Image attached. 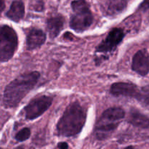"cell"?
Wrapping results in <instances>:
<instances>
[{"label":"cell","instance_id":"obj_1","mask_svg":"<svg viewBox=\"0 0 149 149\" xmlns=\"http://www.w3.org/2000/svg\"><path fill=\"white\" fill-rule=\"evenodd\" d=\"M40 74L38 71L20 74L5 87L2 103L7 109H15L21 100L33 90L38 83Z\"/></svg>","mask_w":149,"mask_h":149},{"label":"cell","instance_id":"obj_2","mask_svg":"<svg viewBox=\"0 0 149 149\" xmlns=\"http://www.w3.org/2000/svg\"><path fill=\"white\" fill-rule=\"evenodd\" d=\"M87 120V109L78 101L68 105L56 125L57 135L70 138L79 135Z\"/></svg>","mask_w":149,"mask_h":149},{"label":"cell","instance_id":"obj_3","mask_svg":"<svg viewBox=\"0 0 149 149\" xmlns=\"http://www.w3.org/2000/svg\"><path fill=\"white\" fill-rule=\"evenodd\" d=\"M125 117V111L121 107H111L103 111L94 130L96 138L104 141L112 135Z\"/></svg>","mask_w":149,"mask_h":149},{"label":"cell","instance_id":"obj_4","mask_svg":"<svg viewBox=\"0 0 149 149\" xmlns=\"http://www.w3.org/2000/svg\"><path fill=\"white\" fill-rule=\"evenodd\" d=\"M72 14L70 18V27L78 33H82L93 23V14L86 0H74L71 4Z\"/></svg>","mask_w":149,"mask_h":149},{"label":"cell","instance_id":"obj_5","mask_svg":"<svg viewBox=\"0 0 149 149\" xmlns=\"http://www.w3.org/2000/svg\"><path fill=\"white\" fill-rule=\"evenodd\" d=\"M18 47V36L13 28L2 25L0 31V61H10L15 53Z\"/></svg>","mask_w":149,"mask_h":149},{"label":"cell","instance_id":"obj_6","mask_svg":"<svg viewBox=\"0 0 149 149\" xmlns=\"http://www.w3.org/2000/svg\"><path fill=\"white\" fill-rule=\"evenodd\" d=\"M53 101V97L49 95H41L32 99L23 109L25 118L33 120L42 116L49 109Z\"/></svg>","mask_w":149,"mask_h":149},{"label":"cell","instance_id":"obj_7","mask_svg":"<svg viewBox=\"0 0 149 149\" xmlns=\"http://www.w3.org/2000/svg\"><path fill=\"white\" fill-rule=\"evenodd\" d=\"M125 36L124 30L121 28H114L108 33L106 37L97 46V53L107 54L113 52L123 41Z\"/></svg>","mask_w":149,"mask_h":149},{"label":"cell","instance_id":"obj_8","mask_svg":"<svg viewBox=\"0 0 149 149\" xmlns=\"http://www.w3.org/2000/svg\"><path fill=\"white\" fill-rule=\"evenodd\" d=\"M132 69L139 75L145 77L149 73V54L146 49L138 50L132 61Z\"/></svg>","mask_w":149,"mask_h":149},{"label":"cell","instance_id":"obj_9","mask_svg":"<svg viewBox=\"0 0 149 149\" xmlns=\"http://www.w3.org/2000/svg\"><path fill=\"white\" fill-rule=\"evenodd\" d=\"M139 88L135 84L130 82L113 83L110 88V93L116 97H130L135 98Z\"/></svg>","mask_w":149,"mask_h":149},{"label":"cell","instance_id":"obj_10","mask_svg":"<svg viewBox=\"0 0 149 149\" xmlns=\"http://www.w3.org/2000/svg\"><path fill=\"white\" fill-rule=\"evenodd\" d=\"M46 33L42 29L33 28L29 31L26 35V48L28 50H33L45 44Z\"/></svg>","mask_w":149,"mask_h":149},{"label":"cell","instance_id":"obj_11","mask_svg":"<svg viewBox=\"0 0 149 149\" xmlns=\"http://www.w3.org/2000/svg\"><path fill=\"white\" fill-rule=\"evenodd\" d=\"M65 24V17L62 15L52 16L47 20V31L50 39H54L59 35L63 29Z\"/></svg>","mask_w":149,"mask_h":149},{"label":"cell","instance_id":"obj_12","mask_svg":"<svg viewBox=\"0 0 149 149\" xmlns=\"http://www.w3.org/2000/svg\"><path fill=\"white\" fill-rule=\"evenodd\" d=\"M6 17L13 21L20 22L25 15V4L21 0H14L5 14Z\"/></svg>","mask_w":149,"mask_h":149},{"label":"cell","instance_id":"obj_13","mask_svg":"<svg viewBox=\"0 0 149 149\" xmlns=\"http://www.w3.org/2000/svg\"><path fill=\"white\" fill-rule=\"evenodd\" d=\"M128 122L137 127L146 129L149 127V117L137 109H132L129 113Z\"/></svg>","mask_w":149,"mask_h":149},{"label":"cell","instance_id":"obj_14","mask_svg":"<svg viewBox=\"0 0 149 149\" xmlns=\"http://www.w3.org/2000/svg\"><path fill=\"white\" fill-rule=\"evenodd\" d=\"M127 2L125 0H109L108 10L111 14H117L125 8Z\"/></svg>","mask_w":149,"mask_h":149},{"label":"cell","instance_id":"obj_15","mask_svg":"<svg viewBox=\"0 0 149 149\" xmlns=\"http://www.w3.org/2000/svg\"><path fill=\"white\" fill-rule=\"evenodd\" d=\"M135 99L149 109V84L139 88Z\"/></svg>","mask_w":149,"mask_h":149},{"label":"cell","instance_id":"obj_16","mask_svg":"<svg viewBox=\"0 0 149 149\" xmlns=\"http://www.w3.org/2000/svg\"><path fill=\"white\" fill-rule=\"evenodd\" d=\"M31 134V130L28 127H24L16 133L15 139L18 142H23L30 138Z\"/></svg>","mask_w":149,"mask_h":149},{"label":"cell","instance_id":"obj_17","mask_svg":"<svg viewBox=\"0 0 149 149\" xmlns=\"http://www.w3.org/2000/svg\"><path fill=\"white\" fill-rule=\"evenodd\" d=\"M33 9H34L35 11L40 12L43 10L44 2L42 1V0H36L34 4H33Z\"/></svg>","mask_w":149,"mask_h":149},{"label":"cell","instance_id":"obj_18","mask_svg":"<svg viewBox=\"0 0 149 149\" xmlns=\"http://www.w3.org/2000/svg\"><path fill=\"white\" fill-rule=\"evenodd\" d=\"M140 8L144 10H146L149 9V0H144L142 4H141Z\"/></svg>","mask_w":149,"mask_h":149},{"label":"cell","instance_id":"obj_19","mask_svg":"<svg viewBox=\"0 0 149 149\" xmlns=\"http://www.w3.org/2000/svg\"><path fill=\"white\" fill-rule=\"evenodd\" d=\"M57 148L61 149H65L68 148V145L65 142H60L57 145Z\"/></svg>","mask_w":149,"mask_h":149},{"label":"cell","instance_id":"obj_20","mask_svg":"<svg viewBox=\"0 0 149 149\" xmlns=\"http://www.w3.org/2000/svg\"><path fill=\"white\" fill-rule=\"evenodd\" d=\"M4 6H5V4H4V0H1V12L4 11Z\"/></svg>","mask_w":149,"mask_h":149}]
</instances>
